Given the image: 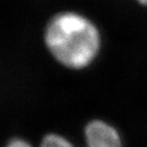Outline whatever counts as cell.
I'll return each mask as SVG.
<instances>
[{
	"label": "cell",
	"instance_id": "6da1fadb",
	"mask_svg": "<svg viewBox=\"0 0 147 147\" xmlns=\"http://www.w3.org/2000/svg\"><path fill=\"white\" fill-rule=\"evenodd\" d=\"M45 43L57 61L78 69L95 58L100 37L89 20L75 12H62L53 16L47 25Z\"/></svg>",
	"mask_w": 147,
	"mask_h": 147
},
{
	"label": "cell",
	"instance_id": "3957f363",
	"mask_svg": "<svg viewBox=\"0 0 147 147\" xmlns=\"http://www.w3.org/2000/svg\"><path fill=\"white\" fill-rule=\"evenodd\" d=\"M6 147H31V145L21 139H13L7 144Z\"/></svg>",
	"mask_w": 147,
	"mask_h": 147
},
{
	"label": "cell",
	"instance_id": "277c9868",
	"mask_svg": "<svg viewBox=\"0 0 147 147\" xmlns=\"http://www.w3.org/2000/svg\"><path fill=\"white\" fill-rule=\"evenodd\" d=\"M139 2L141 3V4H143V5H147V0H138Z\"/></svg>",
	"mask_w": 147,
	"mask_h": 147
},
{
	"label": "cell",
	"instance_id": "7a4b0ae2",
	"mask_svg": "<svg viewBox=\"0 0 147 147\" xmlns=\"http://www.w3.org/2000/svg\"><path fill=\"white\" fill-rule=\"evenodd\" d=\"M87 147H123L121 137L113 127L102 121H92L86 126ZM41 147H73L63 137L49 134L42 140Z\"/></svg>",
	"mask_w": 147,
	"mask_h": 147
}]
</instances>
